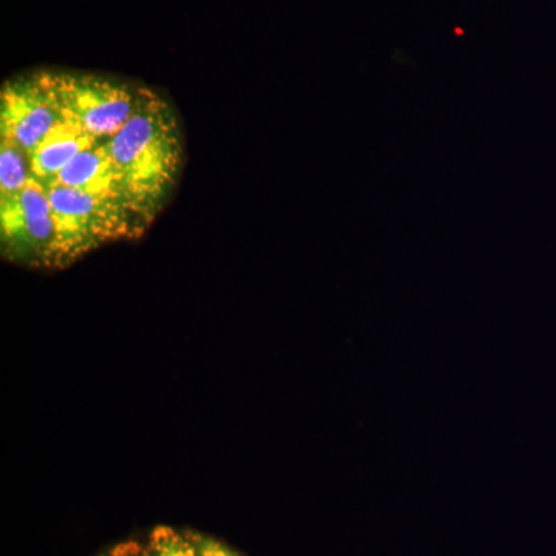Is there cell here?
<instances>
[{"label": "cell", "instance_id": "cell-1", "mask_svg": "<svg viewBox=\"0 0 556 556\" xmlns=\"http://www.w3.org/2000/svg\"><path fill=\"white\" fill-rule=\"evenodd\" d=\"M104 148L127 199L146 222L152 223L177 186L185 161L177 113L169 102L150 90Z\"/></svg>", "mask_w": 556, "mask_h": 556}, {"label": "cell", "instance_id": "cell-2", "mask_svg": "<svg viewBox=\"0 0 556 556\" xmlns=\"http://www.w3.org/2000/svg\"><path fill=\"white\" fill-rule=\"evenodd\" d=\"M56 226L54 268H64L93 249L141 236L149 223L126 201L91 195L65 186H46Z\"/></svg>", "mask_w": 556, "mask_h": 556}, {"label": "cell", "instance_id": "cell-3", "mask_svg": "<svg viewBox=\"0 0 556 556\" xmlns=\"http://www.w3.org/2000/svg\"><path fill=\"white\" fill-rule=\"evenodd\" d=\"M62 119L105 142L123 129L148 97V87L100 73L40 72Z\"/></svg>", "mask_w": 556, "mask_h": 556}, {"label": "cell", "instance_id": "cell-4", "mask_svg": "<svg viewBox=\"0 0 556 556\" xmlns=\"http://www.w3.org/2000/svg\"><path fill=\"white\" fill-rule=\"evenodd\" d=\"M56 226L49 192L35 178L21 192L0 199V251L7 262L54 268Z\"/></svg>", "mask_w": 556, "mask_h": 556}, {"label": "cell", "instance_id": "cell-5", "mask_svg": "<svg viewBox=\"0 0 556 556\" xmlns=\"http://www.w3.org/2000/svg\"><path fill=\"white\" fill-rule=\"evenodd\" d=\"M62 121L40 72L22 73L0 90V139L16 144L28 155Z\"/></svg>", "mask_w": 556, "mask_h": 556}, {"label": "cell", "instance_id": "cell-6", "mask_svg": "<svg viewBox=\"0 0 556 556\" xmlns=\"http://www.w3.org/2000/svg\"><path fill=\"white\" fill-rule=\"evenodd\" d=\"M53 182L65 186V188L83 190L91 195L123 200L134 207L121 186L118 174L113 167L104 142H98L80 152L75 160L70 161Z\"/></svg>", "mask_w": 556, "mask_h": 556}, {"label": "cell", "instance_id": "cell-7", "mask_svg": "<svg viewBox=\"0 0 556 556\" xmlns=\"http://www.w3.org/2000/svg\"><path fill=\"white\" fill-rule=\"evenodd\" d=\"M98 142L75 124L60 121L30 155L33 178L43 186L51 185L70 161Z\"/></svg>", "mask_w": 556, "mask_h": 556}, {"label": "cell", "instance_id": "cell-8", "mask_svg": "<svg viewBox=\"0 0 556 556\" xmlns=\"http://www.w3.org/2000/svg\"><path fill=\"white\" fill-rule=\"evenodd\" d=\"M31 179L30 155L0 139V199L21 192Z\"/></svg>", "mask_w": 556, "mask_h": 556}, {"label": "cell", "instance_id": "cell-9", "mask_svg": "<svg viewBox=\"0 0 556 556\" xmlns=\"http://www.w3.org/2000/svg\"><path fill=\"white\" fill-rule=\"evenodd\" d=\"M149 556H197L195 541L170 527H159L150 536Z\"/></svg>", "mask_w": 556, "mask_h": 556}, {"label": "cell", "instance_id": "cell-10", "mask_svg": "<svg viewBox=\"0 0 556 556\" xmlns=\"http://www.w3.org/2000/svg\"><path fill=\"white\" fill-rule=\"evenodd\" d=\"M197 556H240L236 551L214 538H197Z\"/></svg>", "mask_w": 556, "mask_h": 556}]
</instances>
